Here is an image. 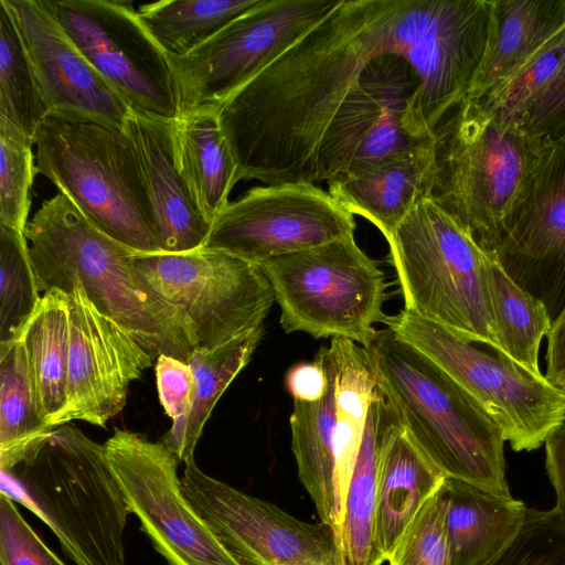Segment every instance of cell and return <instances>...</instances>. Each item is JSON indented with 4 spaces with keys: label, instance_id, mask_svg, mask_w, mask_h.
Returning a JSON list of instances; mask_svg holds the SVG:
<instances>
[{
    "label": "cell",
    "instance_id": "cell-1",
    "mask_svg": "<svg viewBox=\"0 0 565 565\" xmlns=\"http://www.w3.org/2000/svg\"><path fill=\"white\" fill-rule=\"evenodd\" d=\"M441 0H342L217 109L239 180L311 183L333 116L376 57L396 53L419 83L443 57Z\"/></svg>",
    "mask_w": 565,
    "mask_h": 565
},
{
    "label": "cell",
    "instance_id": "cell-2",
    "mask_svg": "<svg viewBox=\"0 0 565 565\" xmlns=\"http://www.w3.org/2000/svg\"><path fill=\"white\" fill-rule=\"evenodd\" d=\"M23 235L40 292L82 288L156 359L167 354L188 362L199 348L188 316L138 273L136 250L97 228L64 194L43 200Z\"/></svg>",
    "mask_w": 565,
    "mask_h": 565
},
{
    "label": "cell",
    "instance_id": "cell-3",
    "mask_svg": "<svg viewBox=\"0 0 565 565\" xmlns=\"http://www.w3.org/2000/svg\"><path fill=\"white\" fill-rule=\"evenodd\" d=\"M364 349L377 386L404 429L446 478L512 497L505 441L481 406L388 328L377 331Z\"/></svg>",
    "mask_w": 565,
    "mask_h": 565
},
{
    "label": "cell",
    "instance_id": "cell-4",
    "mask_svg": "<svg viewBox=\"0 0 565 565\" xmlns=\"http://www.w3.org/2000/svg\"><path fill=\"white\" fill-rule=\"evenodd\" d=\"M1 493L40 518L75 565H126L129 507L105 446L79 429L62 425L33 445L1 471Z\"/></svg>",
    "mask_w": 565,
    "mask_h": 565
},
{
    "label": "cell",
    "instance_id": "cell-5",
    "mask_svg": "<svg viewBox=\"0 0 565 565\" xmlns=\"http://www.w3.org/2000/svg\"><path fill=\"white\" fill-rule=\"evenodd\" d=\"M547 141L501 124L466 96L435 129L429 199L492 255Z\"/></svg>",
    "mask_w": 565,
    "mask_h": 565
},
{
    "label": "cell",
    "instance_id": "cell-6",
    "mask_svg": "<svg viewBox=\"0 0 565 565\" xmlns=\"http://www.w3.org/2000/svg\"><path fill=\"white\" fill-rule=\"evenodd\" d=\"M34 146L36 172L97 228L138 253L161 252L152 202L126 129L47 115Z\"/></svg>",
    "mask_w": 565,
    "mask_h": 565
},
{
    "label": "cell",
    "instance_id": "cell-7",
    "mask_svg": "<svg viewBox=\"0 0 565 565\" xmlns=\"http://www.w3.org/2000/svg\"><path fill=\"white\" fill-rule=\"evenodd\" d=\"M387 243L405 310L499 349L487 284L491 255L444 210L423 199Z\"/></svg>",
    "mask_w": 565,
    "mask_h": 565
},
{
    "label": "cell",
    "instance_id": "cell-8",
    "mask_svg": "<svg viewBox=\"0 0 565 565\" xmlns=\"http://www.w3.org/2000/svg\"><path fill=\"white\" fill-rule=\"evenodd\" d=\"M384 323L461 386L497 424L512 450L540 448L565 423V391L501 350L470 342L405 309L386 316Z\"/></svg>",
    "mask_w": 565,
    "mask_h": 565
},
{
    "label": "cell",
    "instance_id": "cell-9",
    "mask_svg": "<svg viewBox=\"0 0 565 565\" xmlns=\"http://www.w3.org/2000/svg\"><path fill=\"white\" fill-rule=\"evenodd\" d=\"M258 267L280 307L286 333L344 338L366 348L386 316L385 276L354 236L269 258Z\"/></svg>",
    "mask_w": 565,
    "mask_h": 565
},
{
    "label": "cell",
    "instance_id": "cell-10",
    "mask_svg": "<svg viewBox=\"0 0 565 565\" xmlns=\"http://www.w3.org/2000/svg\"><path fill=\"white\" fill-rule=\"evenodd\" d=\"M341 1L262 0L189 54L167 56L175 81L179 117L217 111Z\"/></svg>",
    "mask_w": 565,
    "mask_h": 565
},
{
    "label": "cell",
    "instance_id": "cell-11",
    "mask_svg": "<svg viewBox=\"0 0 565 565\" xmlns=\"http://www.w3.org/2000/svg\"><path fill=\"white\" fill-rule=\"evenodd\" d=\"M134 264L156 294L188 316L202 349L262 327L275 301L258 265L223 250L135 252Z\"/></svg>",
    "mask_w": 565,
    "mask_h": 565
},
{
    "label": "cell",
    "instance_id": "cell-12",
    "mask_svg": "<svg viewBox=\"0 0 565 565\" xmlns=\"http://www.w3.org/2000/svg\"><path fill=\"white\" fill-rule=\"evenodd\" d=\"M67 38L132 111L177 120L179 100L166 53L132 3L44 0Z\"/></svg>",
    "mask_w": 565,
    "mask_h": 565
},
{
    "label": "cell",
    "instance_id": "cell-13",
    "mask_svg": "<svg viewBox=\"0 0 565 565\" xmlns=\"http://www.w3.org/2000/svg\"><path fill=\"white\" fill-rule=\"evenodd\" d=\"M184 463L185 498L239 565H344L330 525L301 521L207 476L194 457Z\"/></svg>",
    "mask_w": 565,
    "mask_h": 565
},
{
    "label": "cell",
    "instance_id": "cell-14",
    "mask_svg": "<svg viewBox=\"0 0 565 565\" xmlns=\"http://www.w3.org/2000/svg\"><path fill=\"white\" fill-rule=\"evenodd\" d=\"M104 446L130 513L169 565H239L185 498L161 440L116 428Z\"/></svg>",
    "mask_w": 565,
    "mask_h": 565
},
{
    "label": "cell",
    "instance_id": "cell-15",
    "mask_svg": "<svg viewBox=\"0 0 565 565\" xmlns=\"http://www.w3.org/2000/svg\"><path fill=\"white\" fill-rule=\"evenodd\" d=\"M354 215L315 183L255 186L212 221L203 247L253 264L354 236Z\"/></svg>",
    "mask_w": 565,
    "mask_h": 565
},
{
    "label": "cell",
    "instance_id": "cell-16",
    "mask_svg": "<svg viewBox=\"0 0 565 565\" xmlns=\"http://www.w3.org/2000/svg\"><path fill=\"white\" fill-rule=\"evenodd\" d=\"M417 87L418 78L403 56L388 53L373 60L326 130L311 183L339 179L418 142L403 128Z\"/></svg>",
    "mask_w": 565,
    "mask_h": 565
},
{
    "label": "cell",
    "instance_id": "cell-17",
    "mask_svg": "<svg viewBox=\"0 0 565 565\" xmlns=\"http://www.w3.org/2000/svg\"><path fill=\"white\" fill-rule=\"evenodd\" d=\"M492 256L553 323L565 309V141L546 142Z\"/></svg>",
    "mask_w": 565,
    "mask_h": 565
},
{
    "label": "cell",
    "instance_id": "cell-18",
    "mask_svg": "<svg viewBox=\"0 0 565 565\" xmlns=\"http://www.w3.org/2000/svg\"><path fill=\"white\" fill-rule=\"evenodd\" d=\"M70 299L67 405L61 426L82 420L105 426L125 406L129 385L156 358L128 331L103 315L84 290Z\"/></svg>",
    "mask_w": 565,
    "mask_h": 565
},
{
    "label": "cell",
    "instance_id": "cell-19",
    "mask_svg": "<svg viewBox=\"0 0 565 565\" xmlns=\"http://www.w3.org/2000/svg\"><path fill=\"white\" fill-rule=\"evenodd\" d=\"M10 9L49 115L125 129L130 107L96 72L43 0H4Z\"/></svg>",
    "mask_w": 565,
    "mask_h": 565
},
{
    "label": "cell",
    "instance_id": "cell-20",
    "mask_svg": "<svg viewBox=\"0 0 565 565\" xmlns=\"http://www.w3.org/2000/svg\"><path fill=\"white\" fill-rule=\"evenodd\" d=\"M125 129L145 175L161 252L185 253L203 247L211 223L202 214L180 169L175 120L131 110Z\"/></svg>",
    "mask_w": 565,
    "mask_h": 565
},
{
    "label": "cell",
    "instance_id": "cell-21",
    "mask_svg": "<svg viewBox=\"0 0 565 565\" xmlns=\"http://www.w3.org/2000/svg\"><path fill=\"white\" fill-rule=\"evenodd\" d=\"M435 180L434 138L406 151L327 182L329 193L351 214L369 220L388 241Z\"/></svg>",
    "mask_w": 565,
    "mask_h": 565
},
{
    "label": "cell",
    "instance_id": "cell-22",
    "mask_svg": "<svg viewBox=\"0 0 565 565\" xmlns=\"http://www.w3.org/2000/svg\"><path fill=\"white\" fill-rule=\"evenodd\" d=\"M315 361L326 371L328 386L318 401L294 399L289 417L291 449L299 479L309 493L320 521L333 529L340 542L344 510L337 482L335 371L329 345L318 350Z\"/></svg>",
    "mask_w": 565,
    "mask_h": 565
},
{
    "label": "cell",
    "instance_id": "cell-23",
    "mask_svg": "<svg viewBox=\"0 0 565 565\" xmlns=\"http://www.w3.org/2000/svg\"><path fill=\"white\" fill-rule=\"evenodd\" d=\"M401 418L379 387L349 482L340 545L344 565H382L376 542L381 460L388 439L402 427Z\"/></svg>",
    "mask_w": 565,
    "mask_h": 565
},
{
    "label": "cell",
    "instance_id": "cell-24",
    "mask_svg": "<svg viewBox=\"0 0 565 565\" xmlns=\"http://www.w3.org/2000/svg\"><path fill=\"white\" fill-rule=\"evenodd\" d=\"M446 532L452 565H483L519 531L526 507L479 486L446 478Z\"/></svg>",
    "mask_w": 565,
    "mask_h": 565
},
{
    "label": "cell",
    "instance_id": "cell-25",
    "mask_svg": "<svg viewBox=\"0 0 565 565\" xmlns=\"http://www.w3.org/2000/svg\"><path fill=\"white\" fill-rule=\"evenodd\" d=\"M445 479L403 426L392 435L381 460L375 529L384 561L391 557L409 524Z\"/></svg>",
    "mask_w": 565,
    "mask_h": 565
},
{
    "label": "cell",
    "instance_id": "cell-26",
    "mask_svg": "<svg viewBox=\"0 0 565 565\" xmlns=\"http://www.w3.org/2000/svg\"><path fill=\"white\" fill-rule=\"evenodd\" d=\"M565 26V0H491L488 41L467 94L477 98Z\"/></svg>",
    "mask_w": 565,
    "mask_h": 565
},
{
    "label": "cell",
    "instance_id": "cell-27",
    "mask_svg": "<svg viewBox=\"0 0 565 565\" xmlns=\"http://www.w3.org/2000/svg\"><path fill=\"white\" fill-rule=\"evenodd\" d=\"M19 339L24 347L39 411L56 428L67 405L68 295L58 289L44 292Z\"/></svg>",
    "mask_w": 565,
    "mask_h": 565
},
{
    "label": "cell",
    "instance_id": "cell-28",
    "mask_svg": "<svg viewBox=\"0 0 565 565\" xmlns=\"http://www.w3.org/2000/svg\"><path fill=\"white\" fill-rule=\"evenodd\" d=\"M178 161L204 217L212 223L230 203L239 181L237 164L216 111L189 114L175 120Z\"/></svg>",
    "mask_w": 565,
    "mask_h": 565
},
{
    "label": "cell",
    "instance_id": "cell-29",
    "mask_svg": "<svg viewBox=\"0 0 565 565\" xmlns=\"http://www.w3.org/2000/svg\"><path fill=\"white\" fill-rule=\"evenodd\" d=\"M329 349L335 371L337 482L344 510L369 409L379 386L363 347L349 339L332 338Z\"/></svg>",
    "mask_w": 565,
    "mask_h": 565
},
{
    "label": "cell",
    "instance_id": "cell-30",
    "mask_svg": "<svg viewBox=\"0 0 565 565\" xmlns=\"http://www.w3.org/2000/svg\"><path fill=\"white\" fill-rule=\"evenodd\" d=\"M264 333L263 326L222 345L212 349L198 348L190 364L195 382L196 395L189 416L173 423L161 441L185 462L194 457L196 444L218 398L227 386L248 364Z\"/></svg>",
    "mask_w": 565,
    "mask_h": 565
},
{
    "label": "cell",
    "instance_id": "cell-31",
    "mask_svg": "<svg viewBox=\"0 0 565 565\" xmlns=\"http://www.w3.org/2000/svg\"><path fill=\"white\" fill-rule=\"evenodd\" d=\"M488 294L498 348L535 374H542L539 351L552 320L544 305L518 285L491 255Z\"/></svg>",
    "mask_w": 565,
    "mask_h": 565
},
{
    "label": "cell",
    "instance_id": "cell-32",
    "mask_svg": "<svg viewBox=\"0 0 565 565\" xmlns=\"http://www.w3.org/2000/svg\"><path fill=\"white\" fill-rule=\"evenodd\" d=\"M54 427L41 415L22 341L0 345V468L12 469Z\"/></svg>",
    "mask_w": 565,
    "mask_h": 565
},
{
    "label": "cell",
    "instance_id": "cell-33",
    "mask_svg": "<svg viewBox=\"0 0 565 565\" xmlns=\"http://www.w3.org/2000/svg\"><path fill=\"white\" fill-rule=\"evenodd\" d=\"M262 0H164L145 3L138 15L167 56L181 57Z\"/></svg>",
    "mask_w": 565,
    "mask_h": 565
},
{
    "label": "cell",
    "instance_id": "cell-34",
    "mask_svg": "<svg viewBox=\"0 0 565 565\" xmlns=\"http://www.w3.org/2000/svg\"><path fill=\"white\" fill-rule=\"evenodd\" d=\"M47 115L14 18L4 0H0V118L34 141Z\"/></svg>",
    "mask_w": 565,
    "mask_h": 565
},
{
    "label": "cell",
    "instance_id": "cell-35",
    "mask_svg": "<svg viewBox=\"0 0 565 565\" xmlns=\"http://www.w3.org/2000/svg\"><path fill=\"white\" fill-rule=\"evenodd\" d=\"M564 63L565 26L512 74L471 99L501 124L524 128L530 109Z\"/></svg>",
    "mask_w": 565,
    "mask_h": 565
},
{
    "label": "cell",
    "instance_id": "cell-36",
    "mask_svg": "<svg viewBox=\"0 0 565 565\" xmlns=\"http://www.w3.org/2000/svg\"><path fill=\"white\" fill-rule=\"evenodd\" d=\"M40 294L23 233L0 225V345L19 338Z\"/></svg>",
    "mask_w": 565,
    "mask_h": 565
},
{
    "label": "cell",
    "instance_id": "cell-37",
    "mask_svg": "<svg viewBox=\"0 0 565 565\" xmlns=\"http://www.w3.org/2000/svg\"><path fill=\"white\" fill-rule=\"evenodd\" d=\"M34 141L0 118V225L23 233L36 172Z\"/></svg>",
    "mask_w": 565,
    "mask_h": 565
},
{
    "label": "cell",
    "instance_id": "cell-38",
    "mask_svg": "<svg viewBox=\"0 0 565 565\" xmlns=\"http://www.w3.org/2000/svg\"><path fill=\"white\" fill-rule=\"evenodd\" d=\"M483 565H565V515L526 508L516 534Z\"/></svg>",
    "mask_w": 565,
    "mask_h": 565
},
{
    "label": "cell",
    "instance_id": "cell-39",
    "mask_svg": "<svg viewBox=\"0 0 565 565\" xmlns=\"http://www.w3.org/2000/svg\"><path fill=\"white\" fill-rule=\"evenodd\" d=\"M440 488L420 509L387 559L390 565H452Z\"/></svg>",
    "mask_w": 565,
    "mask_h": 565
},
{
    "label": "cell",
    "instance_id": "cell-40",
    "mask_svg": "<svg viewBox=\"0 0 565 565\" xmlns=\"http://www.w3.org/2000/svg\"><path fill=\"white\" fill-rule=\"evenodd\" d=\"M1 565H65L19 512L15 501L0 493Z\"/></svg>",
    "mask_w": 565,
    "mask_h": 565
},
{
    "label": "cell",
    "instance_id": "cell-41",
    "mask_svg": "<svg viewBox=\"0 0 565 565\" xmlns=\"http://www.w3.org/2000/svg\"><path fill=\"white\" fill-rule=\"evenodd\" d=\"M154 370L159 401L172 424L186 418L196 395V382L190 364L160 354L156 359Z\"/></svg>",
    "mask_w": 565,
    "mask_h": 565
},
{
    "label": "cell",
    "instance_id": "cell-42",
    "mask_svg": "<svg viewBox=\"0 0 565 565\" xmlns=\"http://www.w3.org/2000/svg\"><path fill=\"white\" fill-rule=\"evenodd\" d=\"M524 129L532 136L558 140L565 130V63L530 109Z\"/></svg>",
    "mask_w": 565,
    "mask_h": 565
},
{
    "label": "cell",
    "instance_id": "cell-43",
    "mask_svg": "<svg viewBox=\"0 0 565 565\" xmlns=\"http://www.w3.org/2000/svg\"><path fill=\"white\" fill-rule=\"evenodd\" d=\"M286 385L294 399L315 402L324 394L328 375L316 361L298 363L288 370Z\"/></svg>",
    "mask_w": 565,
    "mask_h": 565
},
{
    "label": "cell",
    "instance_id": "cell-44",
    "mask_svg": "<svg viewBox=\"0 0 565 565\" xmlns=\"http://www.w3.org/2000/svg\"><path fill=\"white\" fill-rule=\"evenodd\" d=\"M545 469L556 497L555 509L565 515V423L546 438Z\"/></svg>",
    "mask_w": 565,
    "mask_h": 565
},
{
    "label": "cell",
    "instance_id": "cell-45",
    "mask_svg": "<svg viewBox=\"0 0 565 565\" xmlns=\"http://www.w3.org/2000/svg\"><path fill=\"white\" fill-rule=\"evenodd\" d=\"M545 377L554 385L565 377V309L552 323L547 335Z\"/></svg>",
    "mask_w": 565,
    "mask_h": 565
},
{
    "label": "cell",
    "instance_id": "cell-46",
    "mask_svg": "<svg viewBox=\"0 0 565 565\" xmlns=\"http://www.w3.org/2000/svg\"><path fill=\"white\" fill-rule=\"evenodd\" d=\"M556 386L561 387L562 390L565 391V377H563L562 380H559L556 384Z\"/></svg>",
    "mask_w": 565,
    "mask_h": 565
},
{
    "label": "cell",
    "instance_id": "cell-47",
    "mask_svg": "<svg viewBox=\"0 0 565 565\" xmlns=\"http://www.w3.org/2000/svg\"><path fill=\"white\" fill-rule=\"evenodd\" d=\"M558 140H563V141H565V130H564V132H563L562 137H561Z\"/></svg>",
    "mask_w": 565,
    "mask_h": 565
}]
</instances>
